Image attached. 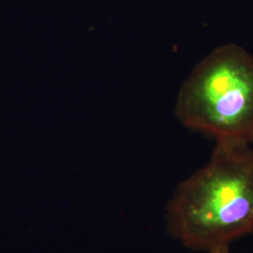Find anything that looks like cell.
Returning a JSON list of instances; mask_svg holds the SVG:
<instances>
[{"label":"cell","mask_w":253,"mask_h":253,"mask_svg":"<svg viewBox=\"0 0 253 253\" xmlns=\"http://www.w3.org/2000/svg\"><path fill=\"white\" fill-rule=\"evenodd\" d=\"M253 146L217 142L209 163L178 186L167 220L185 247L211 253L253 233Z\"/></svg>","instance_id":"1"},{"label":"cell","mask_w":253,"mask_h":253,"mask_svg":"<svg viewBox=\"0 0 253 253\" xmlns=\"http://www.w3.org/2000/svg\"><path fill=\"white\" fill-rule=\"evenodd\" d=\"M176 117L217 142L253 145V55L234 43L217 47L181 87Z\"/></svg>","instance_id":"2"},{"label":"cell","mask_w":253,"mask_h":253,"mask_svg":"<svg viewBox=\"0 0 253 253\" xmlns=\"http://www.w3.org/2000/svg\"><path fill=\"white\" fill-rule=\"evenodd\" d=\"M211 253H230V252H229V249H221V250H217V251H215Z\"/></svg>","instance_id":"3"}]
</instances>
